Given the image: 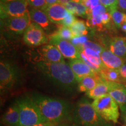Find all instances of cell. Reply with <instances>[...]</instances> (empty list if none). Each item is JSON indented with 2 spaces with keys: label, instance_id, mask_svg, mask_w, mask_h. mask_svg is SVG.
I'll use <instances>...</instances> for the list:
<instances>
[{
  "label": "cell",
  "instance_id": "1",
  "mask_svg": "<svg viewBox=\"0 0 126 126\" xmlns=\"http://www.w3.org/2000/svg\"><path fill=\"white\" fill-rule=\"evenodd\" d=\"M37 70L55 85L67 92H72L78 86V82L68 64L65 61L57 63L37 62Z\"/></svg>",
  "mask_w": 126,
  "mask_h": 126
},
{
  "label": "cell",
  "instance_id": "2",
  "mask_svg": "<svg viewBox=\"0 0 126 126\" xmlns=\"http://www.w3.org/2000/svg\"><path fill=\"white\" fill-rule=\"evenodd\" d=\"M31 98L40 110L46 121L59 124L70 114V106L65 100L34 94Z\"/></svg>",
  "mask_w": 126,
  "mask_h": 126
},
{
  "label": "cell",
  "instance_id": "3",
  "mask_svg": "<svg viewBox=\"0 0 126 126\" xmlns=\"http://www.w3.org/2000/svg\"><path fill=\"white\" fill-rule=\"evenodd\" d=\"M73 119L77 124L82 126H103L105 121L86 97H82L77 102L74 110Z\"/></svg>",
  "mask_w": 126,
  "mask_h": 126
},
{
  "label": "cell",
  "instance_id": "4",
  "mask_svg": "<svg viewBox=\"0 0 126 126\" xmlns=\"http://www.w3.org/2000/svg\"><path fill=\"white\" fill-rule=\"evenodd\" d=\"M16 102L19 109L20 126H33L46 122L38 107L31 97H21Z\"/></svg>",
  "mask_w": 126,
  "mask_h": 126
},
{
  "label": "cell",
  "instance_id": "5",
  "mask_svg": "<svg viewBox=\"0 0 126 126\" xmlns=\"http://www.w3.org/2000/svg\"><path fill=\"white\" fill-rule=\"evenodd\" d=\"M92 104L104 120L117 123L120 116L119 106L111 96L107 94L94 99Z\"/></svg>",
  "mask_w": 126,
  "mask_h": 126
},
{
  "label": "cell",
  "instance_id": "6",
  "mask_svg": "<svg viewBox=\"0 0 126 126\" xmlns=\"http://www.w3.org/2000/svg\"><path fill=\"white\" fill-rule=\"evenodd\" d=\"M23 40L26 45L33 47L45 45L48 41L43 29L34 22L31 23L25 31Z\"/></svg>",
  "mask_w": 126,
  "mask_h": 126
},
{
  "label": "cell",
  "instance_id": "7",
  "mask_svg": "<svg viewBox=\"0 0 126 126\" xmlns=\"http://www.w3.org/2000/svg\"><path fill=\"white\" fill-rule=\"evenodd\" d=\"M28 0H13L7 2H1V18L23 15L28 11Z\"/></svg>",
  "mask_w": 126,
  "mask_h": 126
},
{
  "label": "cell",
  "instance_id": "8",
  "mask_svg": "<svg viewBox=\"0 0 126 126\" xmlns=\"http://www.w3.org/2000/svg\"><path fill=\"white\" fill-rule=\"evenodd\" d=\"M16 79V71L10 63L1 61L0 63V87L1 92L10 89Z\"/></svg>",
  "mask_w": 126,
  "mask_h": 126
},
{
  "label": "cell",
  "instance_id": "9",
  "mask_svg": "<svg viewBox=\"0 0 126 126\" xmlns=\"http://www.w3.org/2000/svg\"><path fill=\"white\" fill-rule=\"evenodd\" d=\"M50 45L56 46L66 59L75 60L81 59L80 51L77 47L68 40L59 38H50Z\"/></svg>",
  "mask_w": 126,
  "mask_h": 126
},
{
  "label": "cell",
  "instance_id": "10",
  "mask_svg": "<svg viewBox=\"0 0 126 126\" xmlns=\"http://www.w3.org/2000/svg\"><path fill=\"white\" fill-rule=\"evenodd\" d=\"M37 62L43 61L48 63H57L64 61V57L54 45H46L37 48Z\"/></svg>",
  "mask_w": 126,
  "mask_h": 126
},
{
  "label": "cell",
  "instance_id": "11",
  "mask_svg": "<svg viewBox=\"0 0 126 126\" xmlns=\"http://www.w3.org/2000/svg\"><path fill=\"white\" fill-rule=\"evenodd\" d=\"M6 19L5 25L7 29L16 34H22L25 32L31 23L29 11L20 16H9Z\"/></svg>",
  "mask_w": 126,
  "mask_h": 126
},
{
  "label": "cell",
  "instance_id": "12",
  "mask_svg": "<svg viewBox=\"0 0 126 126\" xmlns=\"http://www.w3.org/2000/svg\"><path fill=\"white\" fill-rule=\"evenodd\" d=\"M43 11L46 14L51 22L59 25H61L69 12L65 6L60 2L47 5Z\"/></svg>",
  "mask_w": 126,
  "mask_h": 126
},
{
  "label": "cell",
  "instance_id": "13",
  "mask_svg": "<svg viewBox=\"0 0 126 126\" xmlns=\"http://www.w3.org/2000/svg\"><path fill=\"white\" fill-rule=\"evenodd\" d=\"M81 59L96 72H99L105 67L100 54L91 48H86L80 51Z\"/></svg>",
  "mask_w": 126,
  "mask_h": 126
},
{
  "label": "cell",
  "instance_id": "14",
  "mask_svg": "<svg viewBox=\"0 0 126 126\" xmlns=\"http://www.w3.org/2000/svg\"><path fill=\"white\" fill-rule=\"evenodd\" d=\"M68 64L74 74L78 82L83 77L94 75L97 72L93 70L81 59L70 60Z\"/></svg>",
  "mask_w": 126,
  "mask_h": 126
},
{
  "label": "cell",
  "instance_id": "15",
  "mask_svg": "<svg viewBox=\"0 0 126 126\" xmlns=\"http://www.w3.org/2000/svg\"><path fill=\"white\" fill-rule=\"evenodd\" d=\"M100 56L104 65L109 68L119 70L125 62L124 59L116 56L110 50L105 48L101 52Z\"/></svg>",
  "mask_w": 126,
  "mask_h": 126
},
{
  "label": "cell",
  "instance_id": "16",
  "mask_svg": "<svg viewBox=\"0 0 126 126\" xmlns=\"http://www.w3.org/2000/svg\"><path fill=\"white\" fill-rule=\"evenodd\" d=\"M2 122L6 126H20L19 109L16 100L3 114Z\"/></svg>",
  "mask_w": 126,
  "mask_h": 126
},
{
  "label": "cell",
  "instance_id": "17",
  "mask_svg": "<svg viewBox=\"0 0 126 126\" xmlns=\"http://www.w3.org/2000/svg\"><path fill=\"white\" fill-rule=\"evenodd\" d=\"M116 83H117L116 82L105 81L102 78L101 81L99 82L94 89L86 93V95L89 98L93 99L103 96L104 95L109 94V92L116 85Z\"/></svg>",
  "mask_w": 126,
  "mask_h": 126
},
{
  "label": "cell",
  "instance_id": "18",
  "mask_svg": "<svg viewBox=\"0 0 126 126\" xmlns=\"http://www.w3.org/2000/svg\"><path fill=\"white\" fill-rule=\"evenodd\" d=\"M102 79V78L99 72H96L94 75H88L78 82L77 89L79 92L86 93L94 89Z\"/></svg>",
  "mask_w": 126,
  "mask_h": 126
},
{
  "label": "cell",
  "instance_id": "19",
  "mask_svg": "<svg viewBox=\"0 0 126 126\" xmlns=\"http://www.w3.org/2000/svg\"><path fill=\"white\" fill-rule=\"evenodd\" d=\"M31 20L33 22L36 23L43 30H48L50 26V21L46 14L40 9L34 8L30 11Z\"/></svg>",
  "mask_w": 126,
  "mask_h": 126
},
{
  "label": "cell",
  "instance_id": "20",
  "mask_svg": "<svg viewBox=\"0 0 126 126\" xmlns=\"http://www.w3.org/2000/svg\"><path fill=\"white\" fill-rule=\"evenodd\" d=\"M119 105L120 109L126 105V85L117 83L109 92Z\"/></svg>",
  "mask_w": 126,
  "mask_h": 126
},
{
  "label": "cell",
  "instance_id": "21",
  "mask_svg": "<svg viewBox=\"0 0 126 126\" xmlns=\"http://www.w3.org/2000/svg\"><path fill=\"white\" fill-rule=\"evenodd\" d=\"M109 49L116 56L126 58V37H117L110 41Z\"/></svg>",
  "mask_w": 126,
  "mask_h": 126
},
{
  "label": "cell",
  "instance_id": "22",
  "mask_svg": "<svg viewBox=\"0 0 126 126\" xmlns=\"http://www.w3.org/2000/svg\"><path fill=\"white\" fill-rule=\"evenodd\" d=\"M98 72L100 77L105 81L122 83L119 70L109 68L105 67Z\"/></svg>",
  "mask_w": 126,
  "mask_h": 126
},
{
  "label": "cell",
  "instance_id": "23",
  "mask_svg": "<svg viewBox=\"0 0 126 126\" xmlns=\"http://www.w3.org/2000/svg\"><path fill=\"white\" fill-rule=\"evenodd\" d=\"M68 11L72 14L80 16H85L87 15V8L82 2H77L71 1L64 5Z\"/></svg>",
  "mask_w": 126,
  "mask_h": 126
},
{
  "label": "cell",
  "instance_id": "24",
  "mask_svg": "<svg viewBox=\"0 0 126 126\" xmlns=\"http://www.w3.org/2000/svg\"><path fill=\"white\" fill-rule=\"evenodd\" d=\"M70 28L74 37L85 36L88 33L86 26L83 20H76Z\"/></svg>",
  "mask_w": 126,
  "mask_h": 126
},
{
  "label": "cell",
  "instance_id": "25",
  "mask_svg": "<svg viewBox=\"0 0 126 126\" xmlns=\"http://www.w3.org/2000/svg\"><path fill=\"white\" fill-rule=\"evenodd\" d=\"M73 37H74V36L72 34L70 28L63 25L60 26L56 32L49 36V39L59 38L65 39V40H71Z\"/></svg>",
  "mask_w": 126,
  "mask_h": 126
},
{
  "label": "cell",
  "instance_id": "26",
  "mask_svg": "<svg viewBox=\"0 0 126 126\" xmlns=\"http://www.w3.org/2000/svg\"><path fill=\"white\" fill-rule=\"evenodd\" d=\"M111 14L113 21L116 27L122 28L123 23L126 22V14L119 11L117 9H114L110 12Z\"/></svg>",
  "mask_w": 126,
  "mask_h": 126
},
{
  "label": "cell",
  "instance_id": "27",
  "mask_svg": "<svg viewBox=\"0 0 126 126\" xmlns=\"http://www.w3.org/2000/svg\"><path fill=\"white\" fill-rule=\"evenodd\" d=\"M86 48H91V49L96 51L97 53H99V54H100L101 52L103 51L104 49V48H103L101 46L97 45V44L95 43H94V42H90V41H87V42H86L85 43L83 44L82 47V49L81 50ZM81 50H80V51H81Z\"/></svg>",
  "mask_w": 126,
  "mask_h": 126
},
{
  "label": "cell",
  "instance_id": "28",
  "mask_svg": "<svg viewBox=\"0 0 126 126\" xmlns=\"http://www.w3.org/2000/svg\"><path fill=\"white\" fill-rule=\"evenodd\" d=\"M101 4L106 8L109 12L114 9H117L118 0H100Z\"/></svg>",
  "mask_w": 126,
  "mask_h": 126
},
{
  "label": "cell",
  "instance_id": "29",
  "mask_svg": "<svg viewBox=\"0 0 126 126\" xmlns=\"http://www.w3.org/2000/svg\"><path fill=\"white\" fill-rule=\"evenodd\" d=\"M88 38L85 36H78V37H73L70 42L75 45L77 48L79 50V51L82 49V47L83 44L87 42Z\"/></svg>",
  "mask_w": 126,
  "mask_h": 126
},
{
  "label": "cell",
  "instance_id": "30",
  "mask_svg": "<svg viewBox=\"0 0 126 126\" xmlns=\"http://www.w3.org/2000/svg\"><path fill=\"white\" fill-rule=\"evenodd\" d=\"M29 4L34 8L41 9L42 10L45 8L47 5L45 0H28Z\"/></svg>",
  "mask_w": 126,
  "mask_h": 126
},
{
  "label": "cell",
  "instance_id": "31",
  "mask_svg": "<svg viewBox=\"0 0 126 126\" xmlns=\"http://www.w3.org/2000/svg\"><path fill=\"white\" fill-rule=\"evenodd\" d=\"M76 20L77 19H75V17L74 16V14H72L71 13V12H69L68 15H67V16H66L65 19L62 21L61 25L70 28Z\"/></svg>",
  "mask_w": 126,
  "mask_h": 126
},
{
  "label": "cell",
  "instance_id": "32",
  "mask_svg": "<svg viewBox=\"0 0 126 126\" xmlns=\"http://www.w3.org/2000/svg\"><path fill=\"white\" fill-rule=\"evenodd\" d=\"M122 84L126 85V62L125 61L120 68L119 70Z\"/></svg>",
  "mask_w": 126,
  "mask_h": 126
},
{
  "label": "cell",
  "instance_id": "33",
  "mask_svg": "<svg viewBox=\"0 0 126 126\" xmlns=\"http://www.w3.org/2000/svg\"><path fill=\"white\" fill-rule=\"evenodd\" d=\"M111 19V15L110 12H106L103 14L102 16V22L104 25H107L109 24L110 20Z\"/></svg>",
  "mask_w": 126,
  "mask_h": 126
},
{
  "label": "cell",
  "instance_id": "34",
  "mask_svg": "<svg viewBox=\"0 0 126 126\" xmlns=\"http://www.w3.org/2000/svg\"><path fill=\"white\" fill-rule=\"evenodd\" d=\"M89 3H90V7L91 11L93 9H94V8L97 7L99 5L102 4L100 2V0H89Z\"/></svg>",
  "mask_w": 126,
  "mask_h": 126
},
{
  "label": "cell",
  "instance_id": "35",
  "mask_svg": "<svg viewBox=\"0 0 126 126\" xmlns=\"http://www.w3.org/2000/svg\"><path fill=\"white\" fill-rule=\"evenodd\" d=\"M118 7L121 10L126 11V0H118Z\"/></svg>",
  "mask_w": 126,
  "mask_h": 126
},
{
  "label": "cell",
  "instance_id": "36",
  "mask_svg": "<svg viewBox=\"0 0 126 126\" xmlns=\"http://www.w3.org/2000/svg\"><path fill=\"white\" fill-rule=\"evenodd\" d=\"M121 114H122V119L124 125L126 126V105L123 108H120Z\"/></svg>",
  "mask_w": 126,
  "mask_h": 126
},
{
  "label": "cell",
  "instance_id": "37",
  "mask_svg": "<svg viewBox=\"0 0 126 126\" xmlns=\"http://www.w3.org/2000/svg\"><path fill=\"white\" fill-rule=\"evenodd\" d=\"M58 124L54 123H52L50 122H47V121H46V122L40 123L36 124L33 126H57Z\"/></svg>",
  "mask_w": 126,
  "mask_h": 126
},
{
  "label": "cell",
  "instance_id": "38",
  "mask_svg": "<svg viewBox=\"0 0 126 126\" xmlns=\"http://www.w3.org/2000/svg\"><path fill=\"white\" fill-rule=\"evenodd\" d=\"M45 1L48 5H51L54 4V3L59 2V0H45Z\"/></svg>",
  "mask_w": 126,
  "mask_h": 126
},
{
  "label": "cell",
  "instance_id": "39",
  "mask_svg": "<svg viewBox=\"0 0 126 126\" xmlns=\"http://www.w3.org/2000/svg\"><path fill=\"white\" fill-rule=\"evenodd\" d=\"M71 1V0H59V2L61 3L63 5H65V4H67V2H70V1Z\"/></svg>",
  "mask_w": 126,
  "mask_h": 126
},
{
  "label": "cell",
  "instance_id": "40",
  "mask_svg": "<svg viewBox=\"0 0 126 126\" xmlns=\"http://www.w3.org/2000/svg\"><path fill=\"white\" fill-rule=\"evenodd\" d=\"M121 28H122V29L124 32H126V22L123 24Z\"/></svg>",
  "mask_w": 126,
  "mask_h": 126
},
{
  "label": "cell",
  "instance_id": "41",
  "mask_svg": "<svg viewBox=\"0 0 126 126\" xmlns=\"http://www.w3.org/2000/svg\"><path fill=\"white\" fill-rule=\"evenodd\" d=\"M11 1H13V0H1V2H7Z\"/></svg>",
  "mask_w": 126,
  "mask_h": 126
},
{
  "label": "cell",
  "instance_id": "42",
  "mask_svg": "<svg viewBox=\"0 0 126 126\" xmlns=\"http://www.w3.org/2000/svg\"><path fill=\"white\" fill-rule=\"evenodd\" d=\"M72 1H74V2H81L82 0H71Z\"/></svg>",
  "mask_w": 126,
  "mask_h": 126
},
{
  "label": "cell",
  "instance_id": "43",
  "mask_svg": "<svg viewBox=\"0 0 126 126\" xmlns=\"http://www.w3.org/2000/svg\"><path fill=\"white\" fill-rule=\"evenodd\" d=\"M70 126H79L77 125V124H72V125Z\"/></svg>",
  "mask_w": 126,
  "mask_h": 126
}]
</instances>
